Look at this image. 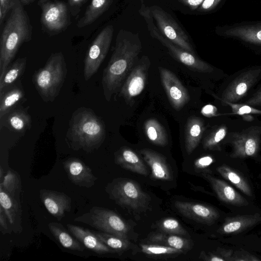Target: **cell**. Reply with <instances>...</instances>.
<instances>
[{
	"instance_id": "6da1fadb",
	"label": "cell",
	"mask_w": 261,
	"mask_h": 261,
	"mask_svg": "<svg viewBox=\"0 0 261 261\" xmlns=\"http://www.w3.org/2000/svg\"><path fill=\"white\" fill-rule=\"evenodd\" d=\"M142 48L138 33L123 29L119 31L111 57L102 74L101 84L107 101H109L113 94L120 91L138 61Z\"/></svg>"
},
{
	"instance_id": "7a4b0ae2",
	"label": "cell",
	"mask_w": 261,
	"mask_h": 261,
	"mask_svg": "<svg viewBox=\"0 0 261 261\" xmlns=\"http://www.w3.org/2000/svg\"><path fill=\"white\" fill-rule=\"evenodd\" d=\"M106 136L103 121L91 109L81 107L73 113L66 135L71 148L92 151L101 146Z\"/></svg>"
},
{
	"instance_id": "3957f363",
	"label": "cell",
	"mask_w": 261,
	"mask_h": 261,
	"mask_svg": "<svg viewBox=\"0 0 261 261\" xmlns=\"http://www.w3.org/2000/svg\"><path fill=\"white\" fill-rule=\"evenodd\" d=\"M32 26L19 0L11 9L0 40V77L14 58L22 43L32 39Z\"/></svg>"
},
{
	"instance_id": "277c9868",
	"label": "cell",
	"mask_w": 261,
	"mask_h": 261,
	"mask_svg": "<svg viewBox=\"0 0 261 261\" xmlns=\"http://www.w3.org/2000/svg\"><path fill=\"white\" fill-rule=\"evenodd\" d=\"M67 69L61 52L52 54L45 65L33 75L35 88L43 100L52 102L58 95L65 81Z\"/></svg>"
},
{
	"instance_id": "5b68a950",
	"label": "cell",
	"mask_w": 261,
	"mask_h": 261,
	"mask_svg": "<svg viewBox=\"0 0 261 261\" xmlns=\"http://www.w3.org/2000/svg\"><path fill=\"white\" fill-rule=\"evenodd\" d=\"M141 0L139 13L146 22L150 36L158 40L168 50L169 54L177 61L185 65L190 70L201 73H209L213 71L212 67L198 58L195 54L181 48L165 38L156 27L148 6Z\"/></svg>"
},
{
	"instance_id": "8992f818",
	"label": "cell",
	"mask_w": 261,
	"mask_h": 261,
	"mask_svg": "<svg viewBox=\"0 0 261 261\" xmlns=\"http://www.w3.org/2000/svg\"><path fill=\"white\" fill-rule=\"evenodd\" d=\"M74 221L85 223L101 231L127 239L128 225L116 213L108 208L93 206L89 212L76 217Z\"/></svg>"
},
{
	"instance_id": "52a82bcc",
	"label": "cell",
	"mask_w": 261,
	"mask_h": 261,
	"mask_svg": "<svg viewBox=\"0 0 261 261\" xmlns=\"http://www.w3.org/2000/svg\"><path fill=\"white\" fill-rule=\"evenodd\" d=\"M106 191L118 204L133 209L145 208L150 201L139 185L130 179L114 180L106 187Z\"/></svg>"
},
{
	"instance_id": "ba28073f",
	"label": "cell",
	"mask_w": 261,
	"mask_h": 261,
	"mask_svg": "<svg viewBox=\"0 0 261 261\" xmlns=\"http://www.w3.org/2000/svg\"><path fill=\"white\" fill-rule=\"evenodd\" d=\"M149 8L160 33L175 44L195 54L189 36L170 14L157 5L151 6Z\"/></svg>"
},
{
	"instance_id": "9c48e42d",
	"label": "cell",
	"mask_w": 261,
	"mask_h": 261,
	"mask_svg": "<svg viewBox=\"0 0 261 261\" xmlns=\"http://www.w3.org/2000/svg\"><path fill=\"white\" fill-rule=\"evenodd\" d=\"M114 33V27L108 25L98 34L90 44L85 56L84 76L89 80L97 72L109 50Z\"/></svg>"
},
{
	"instance_id": "30bf717a",
	"label": "cell",
	"mask_w": 261,
	"mask_h": 261,
	"mask_svg": "<svg viewBox=\"0 0 261 261\" xmlns=\"http://www.w3.org/2000/svg\"><path fill=\"white\" fill-rule=\"evenodd\" d=\"M41 10V22L46 31L59 33L64 31L70 23L69 8L63 2L53 0H38Z\"/></svg>"
},
{
	"instance_id": "8fae6325",
	"label": "cell",
	"mask_w": 261,
	"mask_h": 261,
	"mask_svg": "<svg viewBox=\"0 0 261 261\" xmlns=\"http://www.w3.org/2000/svg\"><path fill=\"white\" fill-rule=\"evenodd\" d=\"M150 65L148 57L142 56L124 81L119 92L127 104L133 103L134 98L144 90Z\"/></svg>"
},
{
	"instance_id": "7c38bea8",
	"label": "cell",
	"mask_w": 261,
	"mask_h": 261,
	"mask_svg": "<svg viewBox=\"0 0 261 261\" xmlns=\"http://www.w3.org/2000/svg\"><path fill=\"white\" fill-rule=\"evenodd\" d=\"M261 125L252 126L240 132L233 133L231 143L232 158L245 159L255 156L259 148Z\"/></svg>"
},
{
	"instance_id": "4fadbf2b",
	"label": "cell",
	"mask_w": 261,
	"mask_h": 261,
	"mask_svg": "<svg viewBox=\"0 0 261 261\" xmlns=\"http://www.w3.org/2000/svg\"><path fill=\"white\" fill-rule=\"evenodd\" d=\"M158 69L161 81L170 104L176 111L180 110L190 100L187 89L171 70L161 66Z\"/></svg>"
},
{
	"instance_id": "5bb4252c",
	"label": "cell",
	"mask_w": 261,
	"mask_h": 261,
	"mask_svg": "<svg viewBox=\"0 0 261 261\" xmlns=\"http://www.w3.org/2000/svg\"><path fill=\"white\" fill-rule=\"evenodd\" d=\"M261 68L248 70L234 79L223 91L220 100L235 102L244 97L257 82Z\"/></svg>"
},
{
	"instance_id": "9a60e30c",
	"label": "cell",
	"mask_w": 261,
	"mask_h": 261,
	"mask_svg": "<svg viewBox=\"0 0 261 261\" xmlns=\"http://www.w3.org/2000/svg\"><path fill=\"white\" fill-rule=\"evenodd\" d=\"M174 206L185 217L200 222L213 224L219 217L218 211L207 204L176 201Z\"/></svg>"
},
{
	"instance_id": "2e32d148",
	"label": "cell",
	"mask_w": 261,
	"mask_h": 261,
	"mask_svg": "<svg viewBox=\"0 0 261 261\" xmlns=\"http://www.w3.org/2000/svg\"><path fill=\"white\" fill-rule=\"evenodd\" d=\"M63 165L69 179L74 185L90 188L95 184L97 178L92 173L91 169L80 159L70 158Z\"/></svg>"
},
{
	"instance_id": "e0dca14e",
	"label": "cell",
	"mask_w": 261,
	"mask_h": 261,
	"mask_svg": "<svg viewBox=\"0 0 261 261\" xmlns=\"http://www.w3.org/2000/svg\"><path fill=\"white\" fill-rule=\"evenodd\" d=\"M39 196L47 211L58 221L65 216V212L71 211V199L63 192L42 189Z\"/></svg>"
},
{
	"instance_id": "ac0fdd59",
	"label": "cell",
	"mask_w": 261,
	"mask_h": 261,
	"mask_svg": "<svg viewBox=\"0 0 261 261\" xmlns=\"http://www.w3.org/2000/svg\"><path fill=\"white\" fill-rule=\"evenodd\" d=\"M202 175L210 182L218 198L221 201L238 206L248 205V201L226 181L216 178L209 173H202Z\"/></svg>"
},
{
	"instance_id": "d6986e66",
	"label": "cell",
	"mask_w": 261,
	"mask_h": 261,
	"mask_svg": "<svg viewBox=\"0 0 261 261\" xmlns=\"http://www.w3.org/2000/svg\"><path fill=\"white\" fill-rule=\"evenodd\" d=\"M67 227L83 245L95 253L103 254L115 252L102 242L92 231L71 224H67Z\"/></svg>"
},
{
	"instance_id": "ffe728a7",
	"label": "cell",
	"mask_w": 261,
	"mask_h": 261,
	"mask_svg": "<svg viewBox=\"0 0 261 261\" xmlns=\"http://www.w3.org/2000/svg\"><path fill=\"white\" fill-rule=\"evenodd\" d=\"M139 152L150 167L153 179L162 180L172 179L171 172L164 156L148 148L141 149Z\"/></svg>"
},
{
	"instance_id": "44dd1931",
	"label": "cell",
	"mask_w": 261,
	"mask_h": 261,
	"mask_svg": "<svg viewBox=\"0 0 261 261\" xmlns=\"http://www.w3.org/2000/svg\"><path fill=\"white\" fill-rule=\"evenodd\" d=\"M261 222V215L255 213L227 218L217 230L220 234H237Z\"/></svg>"
},
{
	"instance_id": "7402d4cb",
	"label": "cell",
	"mask_w": 261,
	"mask_h": 261,
	"mask_svg": "<svg viewBox=\"0 0 261 261\" xmlns=\"http://www.w3.org/2000/svg\"><path fill=\"white\" fill-rule=\"evenodd\" d=\"M221 34L251 43L261 44V22L233 25L223 29Z\"/></svg>"
},
{
	"instance_id": "603a6c76",
	"label": "cell",
	"mask_w": 261,
	"mask_h": 261,
	"mask_svg": "<svg viewBox=\"0 0 261 261\" xmlns=\"http://www.w3.org/2000/svg\"><path fill=\"white\" fill-rule=\"evenodd\" d=\"M115 162L121 167L143 175H147L148 171L139 156L132 149L126 146L120 148L115 153Z\"/></svg>"
},
{
	"instance_id": "cb8c5ba5",
	"label": "cell",
	"mask_w": 261,
	"mask_h": 261,
	"mask_svg": "<svg viewBox=\"0 0 261 261\" xmlns=\"http://www.w3.org/2000/svg\"><path fill=\"white\" fill-rule=\"evenodd\" d=\"M203 120L192 116L187 120L185 129V148L190 155L199 145L205 130Z\"/></svg>"
},
{
	"instance_id": "d4e9b609",
	"label": "cell",
	"mask_w": 261,
	"mask_h": 261,
	"mask_svg": "<svg viewBox=\"0 0 261 261\" xmlns=\"http://www.w3.org/2000/svg\"><path fill=\"white\" fill-rule=\"evenodd\" d=\"M0 127L4 126L18 133H23L31 126V116L22 109L11 110L0 119Z\"/></svg>"
},
{
	"instance_id": "484cf974",
	"label": "cell",
	"mask_w": 261,
	"mask_h": 261,
	"mask_svg": "<svg viewBox=\"0 0 261 261\" xmlns=\"http://www.w3.org/2000/svg\"><path fill=\"white\" fill-rule=\"evenodd\" d=\"M48 226L56 240L65 248L79 251L85 250L86 247L76 238L72 237L62 224L50 222Z\"/></svg>"
},
{
	"instance_id": "4316f807",
	"label": "cell",
	"mask_w": 261,
	"mask_h": 261,
	"mask_svg": "<svg viewBox=\"0 0 261 261\" xmlns=\"http://www.w3.org/2000/svg\"><path fill=\"white\" fill-rule=\"evenodd\" d=\"M113 0H92L76 25L79 28L88 26L95 21L110 7Z\"/></svg>"
},
{
	"instance_id": "83f0119b",
	"label": "cell",
	"mask_w": 261,
	"mask_h": 261,
	"mask_svg": "<svg viewBox=\"0 0 261 261\" xmlns=\"http://www.w3.org/2000/svg\"><path fill=\"white\" fill-rule=\"evenodd\" d=\"M149 241L151 243L171 247L185 252L190 250L193 246V242L190 239L176 234H167L162 232L151 234Z\"/></svg>"
},
{
	"instance_id": "f1b7e54d",
	"label": "cell",
	"mask_w": 261,
	"mask_h": 261,
	"mask_svg": "<svg viewBox=\"0 0 261 261\" xmlns=\"http://www.w3.org/2000/svg\"><path fill=\"white\" fill-rule=\"evenodd\" d=\"M24 95L22 88L17 85H11L0 92V119L12 110Z\"/></svg>"
},
{
	"instance_id": "f546056e",
	"label": "cell",
	"mask_w": 261,
	"mask_h": 261,
	"mask_svg": "<svg viewBox=\"0 0 261 261\" xmlns=\"http://www.w3.org/2000/svg\"><path fill=\"white\" fill-rule=\"evenodd\" d=\"M217 170L224 178L233 185L245 195L252 196L253 193L250 185L238 171L225 164L218 167Z\"/></svg>"
},
{
	"instance_id": "4dcf8cb0",
	"label": "cell",
	"mask_w": 261,
	"mask_h": 261,
	"mask_svg": "<svg viewBox=\"0 0 261 261\" xmlns=\"http://www.w3.org/2000/svg\"><path fill=\"white\" fill-rule=\"evenodd\" d=\"M144 131L148 140L152 144L160 146L168 144L166 130L156 119L151 118L146 120L144 123Z\"/></svg>"
},
{
	"instance_id": "1f68e13d",
	"label": "cell",
	"mask_w": 261,
	"mask_h": 261,
	"mask_svg": "<svg viewBox=\"0 0 261 261\" xmlns=\"http://www.w3.org/2000/svg\"><path fill=\"white\" fill-rule=\"evenodd\" d=\"M27 65L25 58H18L7 68L0 77V92L6 88L12 85L24 73Z\"/></svg>"
},
{
	"instance_id": "d6a6232c",
	"label": "cell",
	"mask_w": 261,
	"mask_h": 261,
	"mask_svg": "<svg viewBox=\"0 0 261 261\" xmlns=\"http://www.w3.org/2000/svg\"><path fill=\"white\" fill-rule=\"evenodd\" d=\"M1 207L4 212L9 222L13 224L16 219L18 210L19 204L15 198L0 186Z\"/></svg>"
},
{
	"instance_id": "836d02e7",
	"label": "cell",
	"mask_w": 261,
	"mask_h": 261,
	"mask_svg": "<svg viewBox=\"0 0 261 261\" xmlns=\"http://www.w3.org/2000/svg\"><path fill=\"white\" fill-rule=\"evenodd\" d=\"M92 231L102 242L115 251L125 250L130 246V243L127 239L102 231Z\"/></svg>"
},
{
	"instance_id": "e575fe53",
	"label": "cell",
	"mask_w": 261,
	"mask_h": 261,
	"mask_svg": "<svg viewBox=\"0 0 261 261\" xmlns=\"http://www.w3.org/2000/svg\"><path fill=\"white\" fill-rule=\"evenodd\" d=\"M140 247L142 252L153 256H170L186 252L182 250L154 243L142 244Z\"/></svg>"
},
{
	"instance_id": "d590c367",
	"label": "cell",
	"mask_w": 261,
	"mask_h": 261,
	"mask_svg": "<svg viewBox=\"0 0 261 261\" xmlns=\"http://www.w3.org/2000/svg\"><path fill=\"white\" fill-rule=\"evenodd\" d=\"M227 128L224 125L219 126L214 129L204 140L203 147L204 149L220 150V143L225 137Z\"/></svg>"
},
{
	"instance_id": "8d00e7d4",
	"label": "cell",
	"mask_w": 261,
	"mask_h": 261,
	"mask_svg": "<svg viewBox=\"0 0 261 261\" xmlns=\"http://www.w3.org/2000/svg\"><path fill=\"white\" fill-rule=\"evenodd\" d=\"M21 179L19 175L14 170L9 169L0 182V186L11 196L14 197L21 190Z\"/></svg>"
},
{
	"instance_id": "74e56055",
	"label": "cell",
	"mask_w": 261,
	"mask_h": 261,
	"mask_svg": "<svg viewBox=\"0 0 261 261\" xmlns=\"http://www.w3.org/2000/svg\"><path fill=\"white\" fill-rule=\"evenodd\" d=\"M221 101L223 105L230 106L232 111V114L241 116L245 121H251L254 119L251 114H261V110L247 104H238L225 100Z\"/></svg>"
},
{
	"instance_id": "f35d334b",
	"label": "cell",
	"mask_w": 261,
	"mask_h": 261,
	"mask_svg": "<svg viewBox=\"0 0 261 261\" xmlns=\"http://www.w3.org/2000/svg\"><path fill=\"white\" fill-rule=\"evenodd\" d=\"M159 227L164 232L169 234L186 236L188 232L178 220L173 218H166L158 224Z\"/></svg>"
},
{
	"instance_id": "ab89813d",
	"label": "cell",
	"mask_w": 261,
	"mask_h": 261,
	"mask_svg": "<svg viewBox=\"0 0 261 261\" xmlns=\"http://www.w3.org/2000/svg\"><path fill=\"white\" fill-rule=\"evenodd\" d=\"M215 159L211 155H205L197 159L194 163L196 170L208 173V168L214 162Z\"/></svg>"
},
{
	"instance_id": "60d3db41",
	"label": "cell",
	"mask_w": 261,
	"mask_h": 261,
	"mask_svg": "<svg viewBox=\"0 0 261 261\" xmlns=\"http://www.w3.org/2000/svg\"><path fill=\"white\" fill-rule=\"evenodd\" d=\"M260 260L256 256L243 249L233 251L231 261H258Z\"/></svg>"
},
{
	"instance_id": "b9f144b4",
	"label": "cell",
	"mask_w": 261,
	"mask_h": 261,
	"mask_svg": "<svg viewBox=\"0 0 261 261\" xmlns=\"http://www.w3.org/2000/svg\"><path fill=\"white\" fill-rule=\"evenodd\" d=\"M18 0H0V24L8 13L15 6Z\"/></svg>"
},
{
	"instance_id": "7bdbcfd3",
	"label": "cell",
	"mask_w": 261,
	"mask_h": 261,
	"mask_svg": "<svg viewBox=\"0 0 261 261\" xmlns=\"http://www.w3.org/2000/svg\"><path fill=\"white\" fill-rule=\"evenodd\" d=\"M70 14L75 16L80 12L81 7L87 0H67Z\"/></svg>"
},
{
	"instance_id": "ee69618b",
	"label": "cell",
	"mask_w": 261,
	"mask_h": 261,
	"mask_svg": "<svg viewBox=\"0 0 261 261\" xmlns=\"http://www.w3.org/2000/svg\"><path fill=\"white\" fill-rule=\"evenodd\" d=\"M199 258L205 261H225L224 258L215 251L207 253L202 251L200 252Z\"/></svg>"
},
{
	"instance_id": "f6af8a7d",
	"label": "cell",
	"mask_w": 261,
	"mask_h": 261,
	"mask_svg": "<svg viewBox=\"0 0 261 261\" xmlns=\"http://www.w3.org/2000/svg\"><path fill=\"white\" fill-rule=\"evenodd\" d=\"M221 1V0H204L198 8V10L201 12L210 11L213 9Z\"/></svg>"
},
{
	"instance_id": "bcb514c9",
	"label": "cell",
	"mask_w": 261,
	"mask_h": 261,
	"mask_svg": "<svg viewBox=\"0 0 261 261\" xmlns=\"http://www.w3.org/2000/svg\"><path fill=\"white\" fill-rule=\"evenodd\" d=\"M217 109L214 105L208 104L203 107L201 110V113L202 115L207 117L217 116Z\"/></svg>"
},
{
	"instance_id": "7dc6e473",
	"label": "cell",
	"mask_w": 261,
	"mask_h": 261,
	"mask_svg": "<svg viewBox=\"0 0 261 261\" xmlns=\"http://www.w3.org/2000/svg\"><path fill=\"white\" fill-rule=\"evenodd\" d=\"M178 2L188 7L190 9L195 10L198 9L204 0H177Z\"/></svg>"
},
{
	"instance_id": "c3c4849f",
	"label": "cell",
	"mask_w": 261,
	"mask_h": 261,
	"mask_svg": "<svg viewBox=\"0 0 261 261\" xmlns=\"http://www.w3.org/2000/svg\"><path fill=\"white\" fill-rule=\"evenodd\" d=\"M215 252L222 257L225 261H231L233 253V251L231 249L221 248H218Z\"/></svg>"
},
{
	"instance_id": "681fc988",
	"label": "cell",
	"mask_w": 261,
	"mask_h": 261,
	"mask_svg": "<svg viewBox=\"0 0 261 261\" xmlns=\"http://www.w3.org/2000/svg\"><path fill=\"white\" fill-rule=\"evenodd\" d=\"M249 106H261V90L255 93L246 102Z\"/></svg>"
},
{
	"instance_id": "f907efd6",
	"label": "cell",
	"mask_w": 261,
	"mask_h": 261,
	"mask_svg": "<svg viewBox=\"0 0 261 261\" xmlns=\"http://www.w3.org/2000/svg\"><path fill=\"white\" fill-rule=\"evenodd\" d=\"M6 216L3 209L0 207V225L5 229H8V225L6 222Z\"/></svg>"
},
{
	"instance_id": "816d5d0a",
	"label": "cell",
	"mask_w": 261,
	"mask_h": 261,
	"mask_svg": "<svg viewBox=\"0 0 261 261\" xmlns=\"http://www.w3.org/2000/svg\"><path fill=\"white\" fill-rule=\"evenodd\" d=\"M22 5H29L34 3L36 0H19Z\"/></svg>"
},
{
	"instance_id": "f5cc1de1",
	"label": "cell",
	"mask_w": 261,
	"mask_h": 261,
	"mask_svg": "<svg viewBox=\"0 0 261 261\" xmlns=\"http://www.w3.org/2000/svg\"><path fill=\"white\" fill-rule=\"evenodd\" d=\"M4 176H5V175H4V171L3 170L2 166H1V168H0V182H1L2 181Z\"/></svg>"
}]
</instances>
